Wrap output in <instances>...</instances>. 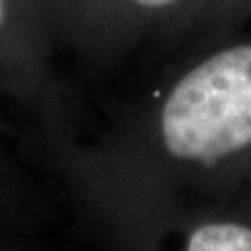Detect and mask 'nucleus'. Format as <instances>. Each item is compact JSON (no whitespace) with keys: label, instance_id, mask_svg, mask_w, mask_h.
I'll return each mask as SVG.
<instances>
[{"label":"nucleus","instance_id":"obj_1","mask_svg":"<svg viewBox=\"0 0 251 251\" xmlns=\"http://www.w3.org/2000/svg\"><path fill=\"white\" fill-rule=\"evenodd\" d=\"M52 164L75 196L227 206L251 179V34L192 52L134 119Z\"/></svg>","mask_w":251,"mask_h":251},{"label":"nucleus","instance_id":"obj_2","mask_svg":"<svg viewBox=\"0 0 251 251\" xmlns=\"http://www.w3.org/2000/svg\"><path fill=\"white\" fill-rule=\"evenodd\" d=\"M123 251H251V216L99 196L84 201Z\"/></svg>","mask_w":251,"mask_h":251},{"label":"nucleus","instance_id":"obj_3","mask_svg":"<svg viewBox=\"0 0 251 251\" xmlns=\"http://www.w3.org/2000/svg\"><path fill=\"white\" fill-rule=\"evenodd\" d=\"M52 36L28 0H0V86L34 117L41 144L73 136L50 69Z\"/></svg>","mask_w":251,"mask_h":251},{"label":"nucleus","instance_id":"obj_4","mask_svg":"<svg viewBox=\"0 0 251 251\" xmlns=\"http://www.w3.org/2000/svg\"><path fill=\"white\" fill-rule=\"evenodd\" d=\"M206 0H99L75 45L91 50H117L158 32L173 45Z\"/></svg>","mask_w":251,"mask_h":251},{"label":"nucleus","instance_id":"obj_5","mask_svg":"<svg viewBox=\"0 0 251 251\" xmlns=\"http://www.w3.org/2000/svg\"><path fill=\"white\" fill-rule=\"evenodd\" d=\"M251 21V0H210L180 32L177 43H188L190 52L236 36Z\"/></svg>","mask_w":251,"mask_h":251},{"label":"nucleus","instance_id":"obj_6","mask_svg":"<svg viewBox=\"0 0 251 251\" xmlns=\"http://www.w3.org/2000/svg\"><path fill=\"white\" fill-rule=\"evenodd\" d=\"M43 19L52 39L75 43L91 9L99 0H28Z\"/></svg>","mask_w":251,"mask_h":251},{"label":"nucleus","instance_id":"obj_7","mask_svg":"<svg viewBox=\"0 0 251 251\" xmlns=\"http://www.w3.org/2000/svg\"><path fill=\"white\" fill-rule=\"evenodd\" d=\"M227 206L236 208V210L246 212V214L251 216V179L244 184V188L238 192V196H236V198H234Z\"/></svg>","mask_w":251,"mask_h":251},{"label":"nucleus","instance_id":"obj_8","mask_svg":"<svg viewBox=\"0 0 251 251\" xmlns=\"http://www.w3.org/2000/svg\"><path fill=\"white\" fill-rule=\"evenodd\" d=\"M208 2H210V0H206L205 4H203V8H205V6H206V4H208ZM203 8H201V9H203ZM201 9H199V11H201ZM199 11H198V13H199ZM198 13H196V15H198ZM196 15H194V17H196ZM186 26H188V25H186ZM186 26H184V28H186ZM179 36H180V34H179ZM175 41H177V39H175Z\"/></svg>","mask_w":251,"mask_h":251}]
</instances>
